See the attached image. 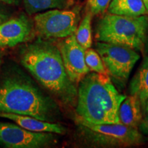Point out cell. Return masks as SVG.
I'll return each instance as SVG.
<instances>
[{"instance_id": "cell-1", "label": "cell", "mask_w": 148, "mask_h": 148, "mask_svg": "<svg viewBox=\"0 0 148 148\" xmlns=\"http://www.w3.org/2000/svg\"><path fill=\"white\" fill-rule=\"evenodd\" d=\"M20 61L32 76L64 106L75 108L77 85L70 79L56 42L39 37L23 46Z\"/></svg>"}, {"instance_id": "cell-2", "label": "cell", "mask_w": 148, "mask_h": 148, "mask_svg": "<svg viewBox=\"0 0 148 148\" xmlns=\"http://www.w3.org/2000/svg\"><path fill=\"white\" fill-rule=\"evenodd\" d=\"M0 113L27 115L52 123L62 118L54 99L42 91L29 77L20 73L0 79Z\"/></svg>"}, {"instance_id": "cell-3", "label": "cell", "mask_w": 148, "mask_h": 148, "mask_svg": "<svg viewBox=\"0 0 148 148\" xmlns=\"http://www.w3.org/2000/svg\"><path fill=\"white\" fill-rule=\"evenodd\" d=\"M125 97L107 74L89 72L77 84L75 115L97 124L120 123L119 108Z\"/></svg>"}, {"instance_id": "cell-4", "label": "cell", "mask_w": 148, "mask_h": 148, "mask_svg": "<svg viewBox=\"0 0 148 148\" xmlns=\"http://www.w3.org/2000/svg\"><path fill=\"white\" fill-rule=\"evenodd\" d=\"M148 32V16H125L108 13L97 24V41L126 46L143 52Z\"/></svg>"}, {"instance_id": "cell-5", "label": "cell", "mask_w": 148, "mask_h": 148, "mask_svg": "<svg viewBox=\"0 0 148 148\" xmlns=\"http://www.w3.org/2000/svg\"><path fill=\"white\" fill-rule=\"evenodd\" d=\"M74 118L79 134L86 143L94 147H123L143 143V137L138 129L122 123H92L77 115Z\"/></svg>"}, {"instance_id": "cell-6", "label": "cell", "mask_w": 148, "mask_h": 148, "mask_svg": "<svg viewBox=\"0 0 148 148\" xmlns=\"http://www.w3.org/2000/svg\"><path fill=\"white\" fill-rule=\"evenodd\" d=\"M95 50L101 56L107 75L120 87H124L140 55L126 46L97 41Z\"/></svg>"}, {"instance_id": "cell-7", "label": "cell", "mask_w": 148, "mask_h": 148, "mask_svg": "<svg viewBox=\"0 0 148 148\" xmlns=\"http://www.w3.org/2000/svg\"><path fill=\"white\" fill-rule=\"evenodd\" d=\"M79 21V10L53 9L36 14L34 28L39 37L61 39L75 34Z\"/></svg>"}, {"instance_id": "cell-8", "label": "cell", "mask_w": 148, "mask_h": 148, "mask_svg": "<svg viewBox=\"0 0 148 148\" xmlns=\"http://www.w3.org/2000/svg\"><path fill=\"white\" fill-rule=\"evenodd\" d=\"M53 133L27 130L17 124L0 121V145L8 148L49 147L56 141Z\"/></svg>"}, {"instance_id": "cell-9", "label": "cell", "mask_w": 148, "mask_h": 148, "mask_svg": "<svg viewBox=\"0 0 148 148\" xmlns=\"http://www.w3.org/2000/svg\"><path fill=\"white\" fill-rule=\"evenodd\" d=\"M56 42L70 79L78 84L90 70L85 62V49L77 42L75 34L59 39Z\"/></svg>"}, {"instance_id": "cell-10", "label": "cell", "mask_w": 148, "mask_h": 148, "mask_svg": "<svg viewBox=\"0 0 148 148\" xmlns=\"http://www.w3.org/2000/svg\"><path fill=\"white\" fill-rule=\"evenodd\" d=\"M33 32L34 25L25 14L9 18L0 25V46L12 47L30 40Z\"/></svg>"}, {"instance_id": "cell-11", "label": "cell", "mask_w": 148, "mask_h": 148, "mask_svg": "<svg viewBox=\"0 0 148 148\" xmlns=\"http://www.w3.org/2000/svg\"><path fill=\"white\" fill-rule=\"evenodd\" d=\"M0 117L12 120L19 126L32 132H51L58 134H63L66 132V127L62 125L42 121L32 116L13 113H0Z\"/></svg>"}, {"instance_id": "cell-12", "label": "cell", "mask_w": 148, "mask_h": 148, "mask_svg": "<svg viewBox=\"0 0 148 148\" xmlns=\"http://www.w3.org/2000/svg\"><path fill=\"white\" fill-rule=\"evenodd\" d=\"M143 113L141 103L137 96H126L119 108L118 114L120 123L138 129L143 117Z\"/></svg>"}, {"instance_id": "cell-13", "label": "cell", "mask_w": 148, "mask_h": 148, "mask_svg": "<svg viewBox=\"0 0 148 148\" xmlns=\"http://www.w3.org/2000/svg\"><path fill=\"white\" fill-rule=\"evenodd\" d=\"M130 95L137 96L141 103L143 113L148 99V56H144L139 67L131 79L129 86Z\"/></svg>"}, {"instance_id": "cell-14", "label": "cell", "mask_w": 148, "mask_h": 148, "mask_svg": "<svg viewBox=\"0 0 148 148\" xmlns=\"http://www.w3.org/2000/svg\"><path fill=\"white\" fill-rule=\"evenodd\" d=\"M108 12L125 16H139L147 14L143 0H112Z\"/></svg>"}, {"instance_id": "cell-15", "label": "cell", "mask_w": 148, "mask_h": 148, "mask_svg": "<svg viewBox=\"0 0 148 148\" xmlns=\"http://www.w3.org/2000/svg\"><path fill=\"white\" fill-rule=\"evenodd\" d=\"M74 0H23L25 10L32 14L49 9H66L73 5Z\"/></svg>"}, {"instance_id": "cell-16", "label": "cell", "mask_w": 148, "mask_h": 148, "mask_svg": "<svg viewBox=\"0 0 148 148\" xmlns=\"http://www.w3.org/2000/svg\"><path fill=\"white\" fill-rule=\"evenodd\" d=\"M92 14L88 10L79 23L75 34L77 42L84 49L91 47L92 46Z\"/></svg>"}, {"instance_id": "cell-17", "label": "cell", "mask_w": 148, "mask_h": 148, "mask_svg": "<svg viewBox=\"0 0 148 148\" xmlns=\"http://www.w3.org/2000/svg\"><path fill=\"white\" fill-rule=\"evenodd\" d=\"M85 62L90 71L107 74L101 56L95 49L90 47L85 49Z\"/></svg>"}, {"instance_id": "cell-18", "label": "cell", "mask_w": 148, "mask_h": 148, "mask_svg": "<svg viewBox=\"0 0 148 148\" xmlns=\"http://www.w3.org/2000/svg\"><path fill=\"white\" fill-rule=\"evenodd\" d=\"M111 0H88L87 6L92 15L102 14L108 8Z\"/></svg>"}, {"instance_id": "cell-19", "label": "cell", "mask_w": 148, "mask_h": 148, "mask_svg": "<svg viewBox=\"0 0 148 148\" xmlns=\"http://www.w3.org/2000/svg\"><path fill=\"white\" fill-rule=\"evenodd\" d=\"M138 129L141 133L148 135V112H145V116L140 121Z\"/></svg>"}, {"instance_id": "cell-20", "label": "cell", "mask_w": 148, "mask_h": 148, "mask_svg": "<svg viewBox=\"0 0 148 148\" xmlns=\"http://www.w3.org/2000/svg\"><path fill=\"white\" fill-rule=\"evenodd\" d=\"M10 14L8 11L2 4L0 3V25L8 20L10 18Z\"/></svg>"}, {"instance_id": "cell-21", "label": "cell", "mask_w": 148, "mask_h": 148, "mask_svg": "<svg viewBox=\"0 0 148 148\" xmlns=\"http://www.w3.org/2000/svg\"><path fill=\"white\" fill-rule=\"evenodd\" d=\"M1 2L5 3L9 5H18L21 0H0Z\"/></svg>"}, {"instance_id": "cell-22", "label": "cell", "mask_w": 148, "mask_h": 148, "mask_svg": "<svg viewBox=\"0 0 148 148\" xmlns=\"http://www.w3.org/2000/svg\"><path fill=\"white\" fill-rule=\"evenodd\" d=\"M144 52L146 53V56H148V32L147 35V38L145 40V47H144Z\"/></svg>"}, {"instance_id": "cell-23", "label": "cell", "mask_w": 148, "mask_h": 148, "mask_svg": "<svg viewBox=\"0 0 148 148\" xmlns=\"http://www.w3.org/2000/svg\"><path fill=\"white\" fill-rule=\"evenodd\" d=\"M144 4H145V6L146 8V10L147 11V13H148V0H143Z\"/></svg>"}, {"instance_id": "cell-24", "label": "cell", "mask_w": 148, "mask_h": 148, "mask_svg": "<svg viewBox=\"0 0 148 148\" xmlns=\"http://www.w3.org/2000/svg\"><path fill=\"white\" fill-rule=\"evenodd\" d=\"M148 112V99L147 101V102H146V104H145V112ZM144 112V113H145Z\"/></svg>"}, {"instance_id": "cell-25", "label": "cell", "mask_w": 148, "mask_h": 148, "mask_svg": "<svg viewBox=\"0 0 148 148\" xmlns=\"http://www.w3.org/2000/svg\"><path fill=\"white\" fill-rule=\"evenodd\" d=\"M1 61H2V55H1V52L0 51V65L1 64Z\"/></svg>"}]
</instances>
